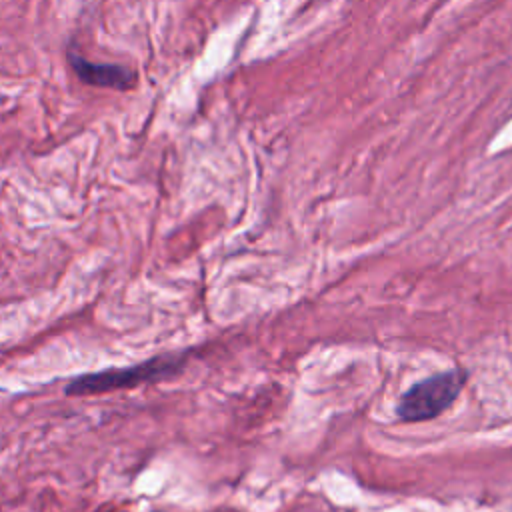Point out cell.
<instances>
[{"label": "cell", "instance_id": "6da1fadb", "mask_svg": "<svg viewBox=\"0 0 512 512\" xmlns=\"http://www.w3.org/2000/svg\"><path fill=\"white\" fill-rule=\"evenodd\" d=\"M186 364L184 354H160L144 362L124 366V368H106L100 372H88L72 378L64 386L66 396H94L126 388H136L148 382H158L176 376Z\"/></svg>", "mask_w": 512, "mask_h": 512}, {"label": "cell", "instance_id": "7a4b0ae2", "mask_svg": "<svg viewBox=\"0 0 512 512\" xmlns=\"http://www.w3.org/2000/svg\"><path fill=\"white\" fill-rule=\"evenodd\" d=\"M464 384L466 374L456 368L416 382L402 394L396 404L398 420L414 424L440 416L454 404Z\"/></svg>", "mask_w": 512, "mask_h": 512}, {"label": "cell", "instance_id": "3957f363", "mask_svg": "<svg viewBox=\"0 0 512 512\" xmlns=\"http://www.w3.org/2000/svg\"><path fill=\"white\" fill-rule=\"evenodd\" d=\"M68 64L76 72V76L90 86L112 88V90H130L136 86V72L124 64H104L90 62L82 54L68 50Z\"/></svg>", "mask_w": 512, "mask_h": 512}]
</instances>
